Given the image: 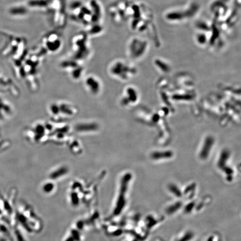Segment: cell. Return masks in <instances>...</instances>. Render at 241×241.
Wrapping results in <instances>:
<instances>
[{
    "label": "cell",
    "mask_w": 241,
    "mask_h": 241,
    "mask_svg": "<svg viewBox=\"0 0 241 241\" xmlns=\"http://www.w3.org/2000/svg\"><path fill=\"white\" fill-rule=\"evenodd\" d=\"M81 241V234L77 230L73 229L70 230V233L66 237L65 241Z\"/></svg>",
    "instance_id": "6da1fadb"
},
{
    "label": "cell",
    "mask_w": 241,
    "mask_h": 241,
    "mask_svg": "<svg viewBox=\"0 0 241 241\" xmlns=\"http://www.w3.org/2000/svg\"><path fill=\"white\" fill-rule=\"evenodd\" d=\"M54 186L52 184H46L43 186V190L45 193H50L52 192Z\"/></svg>",
    "instance_id": "7a4b0ae2"
},
{
    "label": "cell",
    "mask_w": 241,
    "mask_h": 241,
    "mask_svg": "<svg viewBox=\"0 0 241 241\" xmlns=\"http://www.w3.org/2000/svg\"><path fill=\"white\" fill-rule=\"evenodd\" d=\"M4 208H5L6 211H7L8 213H11L12 209H11V206H10V204L7 202H4Z\"/></svg>",
    "instance_id": "3957f363"
},
{
    "label": "cell",
    "mask_w": 241,
    "mask_h": 241,
    "mask_svg": "<svg viewBox=\"0 0 241 241\" xmlns=\"http://www.w3.org/2000/svg\"><path fill=\"white\" fill-rule=\"evenodd\" d=\"M1 212H2V211H1L0 210V214L1 213Z\"/></svg>",
    "instance_id": "277c9868"
}]
</instances>
